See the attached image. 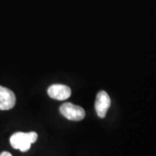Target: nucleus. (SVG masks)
Returning <instances> with one entry per match:
<instances>
[{"label": "nucleus", "mask_w": 156, "mask_h": 156, "mask_svg": "<svg viewBox=\"0 0 156 156\" xmlns=\"http://www.w3.org/2000/svg\"><path fill=\"white\" fill-rule=\"evenodd\" d=\"M38 138L36 132L23 133L17 132L13 134L10 138L11 147L15 149H19L21 152H27L30 148L31 144L35 143Z\"/></svg>", "instance_id": "f257e3e1"}, {"label": "nucleus", "mask_w": 156, "mask_h": 156, "mask_svg": "<svg viewBox=\"0 0 156 156\" xmlns=\"http://www.w3.org/2000/svg\"><path fill=\"white\" fill-rule=\"evenodd\" d=\"M61 114L70 121H82L85 117V111L82 107L75 105L70 102H65L60 107Z\"/></svg>", "instance_id": "f03ea898"}, {"label": "nucleus", "mask_w": 156, "mask_h": 156, "mask_svg": "<svg viewBox=\"0 0 156 156\" xmlns=\"http://www.w3.org/2000/svg\"><path fill=\"white\" fill-rule=\"evenodd\" d=\"M111 104V100L109 95L105 91H100L96 95L95 108L97 115L100 118H104L106 116L107 112Z\"/></svg>", "instance_id": "7ed1b4c3"}, {"label": "nucleus", "mask_w": 156, "mask_h": 156, "mask_svg": "<svg viewBox=\"0 0 156 156\" xmlns=\"http://www.w3.org/2000/svg\"><path fill=\"white\" fill-rule=\"evenodd\" d=\"M48 95L55 100H66L71 95V89L67 85L53 84L48 89Z\"/></svg>", "instance_id": "20e7f679"}, {"label": "nucleus", "mask_w": 156, "mask_h": 156, "mask_svg": "<svg viewBox=\"0 0 156 156\" xmlns=\"http://www.w3.org/2000/svg\"><path fill=\"white\" fill-rule=\"evenodd\" d=\"M16 104V95L11 89L0 86V110L11 109Z\"/></svg>", "instance_id": "39448f33"}, {"label": "nucleus", "mask_w": 156, "mask_h": 156, "mask_svg": "<svg viewBox=\"0 0 156 156\" xmlns=\"http://www.w3.org/2000/svg\"><path fill=\"white\" fill-rule=\"evenodd\" d=\"M0 156H12L11 153H9V152H3V153H1L0 154Z\"/></svg>", "instance_id": "423d86ee"}]
</instances>
